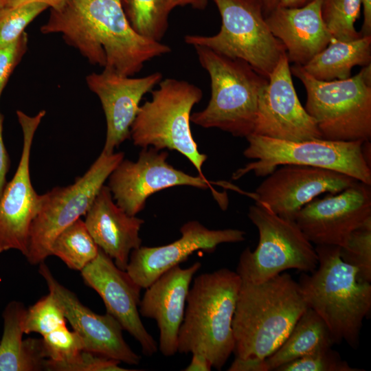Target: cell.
<instances>
[{"instance_id": "42", "label": "cell", "mask_w": 371, "mask_h": 371, "mask_svg": "<svg viewBox=\"0 0 371 371\" xmlns=\"http://www.w3.org/2000/svg\"><path fill=\"white\" fill-rule=\"evenodd\" d=\"M167 2L171 10L177 6L186 5H190L198 9H203L207 5V0H167Z\"/></svg>"}, {"instance_id": "30", "label": "cell", "mask_w": 371, "mask_h": 371, "mask_svg": "<svg viewBox=\"0 0 371 371\" xmlns=\"http://www.w3.org/2000/svg\"><path fill=\"white\" fill-rule=\"evenodd\" d=\"M340 256L357 269L359 281L371 283V218L350 234Z\"/></svg>"}, {"instance_id": "44", "label": "cell", "mask_w": 371, "mask_h": 371, "mask_svg": "<svg viewBox=\"0 0 371 371\" xmlns=\"http://www.w3.org/2000/svg\"><path fill=\"white\" fill-rule=\"evenodd\" d=\"M265 16L275 9L279 4L280 0H262Z\"/></svg>"}, {"instance_id": "23", "label": "cell", "mask_w": 371, "mask_h": 371, "mask_svg": "<svg viewBox=\"0 0 371 371\" xmlns=\"http://www.w3.org/2000/svg\"><path fill=\"white\" fill-rule=\"evenodd\" d=\"M265 16L273 35L284 45L289 63L304 65L335 40L321 15V0L299 8L278 5Z\"/></svg>"}, {"instance_id": "33", "label": "cell", "mask_w": 371, "mask_h": 371, "mask_svg": "<svg viewBox=\"0 0 371 371\" xmlns=\"http://www.w3.org/2000/svg\"><path fill=\"white\" fill-rule=\"evenodd\" d=\"M351 367L331 348L297 359L278 368L275 371H362Z\"/></svg>"}, {"instance_id": "22", "label": "cell", "mask_w": 371, "mask_h": 371, "mask_svg": "<svg viewBox=\"0 0 371 371\" xmlns=\"http://www.w3.org/2000/svg\"><path fill=\"white\" fill-rule=\"evenodd\" d=\"M84 221L98 247L118 268L126 270L131 251L142 245L139 232L144 221L126 214L114 202L109 188L104 185Z\"/></svg>"}, {"instance_id": "16", "label": "cell", "mask_w": 371, "mask_h": 371, "mask_svg": "<svg viewBox=\"0 0 371 371\" xmlns=\"http://www.w3.org/2000/svg\"><path fill=\"white\" fill-rule=\"evenodd\" d=\"M356 181L332 170L286 164L267 175L254 199L280 217L295 221L297 213L319 194L340 192Z\"/></svg>"}, {"instance_id": "40", "label": "cell", "mask_w": 371, "mask_h": 371, "mask_svg": "<svg viewBox=\"0 0 371 371\" xmlns=\"http://www.w3.org/2000/svg\"><path fill=\"white\" fill-rule=\"evenodd\" d=\"M67 0H5V7H16L30 3H41L46 4L52 10H60L67 3Z\"/></svg>"}, {"instance_id": "39", "label": "cell", "mask_w": 371, "mask_h": 371, "mask_svg": "<svg viewBox=\"0 0 371 371\" xmlns=\"http://www.w3.org/2000/svg\"><path fill=\"white\" fill-rule=\"evenodd\" d=\"M190 363L183 369L185 371H210L212 366L208 359L202 353L193 352Z\"/></svg>"}, {"instance_id": "12", "label": "cell", "mask_w": 371, "mask_h": 371, "mask_svg": "<svg viewBox=\"0 0 371 371\" xmlns=\"http://www.w3.org/2000/svg\"><path fill=\"white\" fill-rule=\"evenodd\" d=\"M45 114L41 111L29 116L16 111L23 132V148L16 172L0 196V254L14 249L25 257L27 254L31 225L42 203V194L36 192L30 179V152L34 134Z\"/></svg>"}, {"instance_id": "25", "label": "cell", "mask_w": 371, "mask_h": 371, "mask_svg": "<svg viewBox=\"0 0 371 371\" xmlns=\"http://www.w3.org/2000/svg\"><path fill=\"white\" fill-rule=\"evenodd\" d=\"M370 64L371 36L350 41L335 39L302 67L318 80L332 81L350 77L355 66L364 67Z\"/></svg>"}, {"instance_id": "43", "label": "cell", "mask_w": 371, "mask_h": 371, "mask_svg": "<svg viewBox=\"0 0 371 371\" xmlns=\"http://www.w3.org/2000/svg\"><path fill=\"white\" fill-rule=\"evenodd\" d=\"M313 0H280L278 5L285 8H299L304 6Z\"/></svg>"}, {"instance_id": "45", "label": "cell", "mask_w": 371, "mask_h": 371, "mask_svg": "<svg viewBox=\"0 0 371 371\" xmlns=\"http://www.w3.org/2000/svg\"><path fill=\"white\" fill-rule=\"evenodd\" d=\"M5 5V0H0V10Z\"/></svg>"}, {"instance_id": "15", "label": "cell", "mask_w": 371, "mask_h": 371, "mask_svg": "<svg viewBox=\"0 0 371 371\" xmlns=\"http://www.w3.org/2000/svg\"><path fill=\"white\" fill-rule=\"evenodd\" d=\"M370 186L357 181L340 192L314 199L295 221L311 243L342 247L350 234L371 218Z\"/></svg>"}, {"instance_id": "26", "label": "cell", "mask_w": 371, "mask_h": 371, "mask_svg": "<svg viewBox=\"0 0 371 371\" xmlns=\"http://www.w3.org/2000/svg\"><path fill=\"white\" fill-rule=\"evenodd\" d=\"M335 344L324 321L308 308L280 347L265 359L268 371Z\"/></svg>"}, {"instance_id": "14", "label": "cell", "mask_w": 371, "mask_h": 371, "mask_svg": "<svg viewBox=\"0 0 371 371\" xmlns=\"http://www.w3.org/2000/svg\"><path fill=\"white\" fill-rule=\"evenodd\" d=\"M289 63L285 53L262 88L252 134L290 142L322 139L316 122L299 100Z\"/></svg>"}, {"instance_id": "3", "label": "cell", "mask_w": 371, "mask_h": 371, "mask_svg": "<svg viewBox=\"0 0 371 371\" xmlns=\"http://www.w3.org/2000/svg\"><path fill=\"white\" fill-rule=\"evenodd\" d=\"M318 265L297 282L308 308L326 323L335 344L359 345L365 317L371 309V284L357 279L355 267L344 262L340 247L316 245Z\"/></svg>"}, {"instance_id": "2", "label": "cell", "mask_w": 371, "mask_h": 371, "mask_svg": "<svg viewBox=\"0 0 371 371\" xmlns=\"http://www.w3.org/2000/svg\"><path fill=\"white\" fill-rule=\"evenodd\" d=\"M241 280L232 320L233 353L237 358L265 360L308 307L289 273L258 284Z\"/></svg>"}, {"instance_id": "20", "label": "cell", "mask_w": 371, "mask_h": 371, "mask_svg": "<svg viewBox=\"0 0 371 371\" xmlns=\"http://www.w3.org/2000/svg\"><path fill=\"white\" fill-rule=\"evenodd\" d=\"M160 72L141 78L120 75L104 69L86 78L87 86L99 98L106 122V135L102 151L112 153L130 137L131 126L137 114L143 96L162 80Z\"/></svg>"}, {"instance_id": "24", "label": "cell", "mask_w": 371, "mask_h": 371, "mask_svg": "<svg viewBox=\"0 0 371 371\" xmlns=\"http://www.w3.org/2000/svg\"><path fill=\"white\" fill-rule=\"evenodd\" d=\"M26 311L23 302L12 300L6 304L2 312L0 371L45 370L47 359L43 339H23Z\"/></svg>"}, {"instance_id": "11", "label": "cell", "mask_w": 371, "mask_h": 371, "mask_svg": "<svg viewBox=\"0 0 371 371\" xmlns=\"http://www.w3.org/2000/svg\"><path fill=\"white\" fill-rule=\"evenodd\" d=\"M124 157L123 152L100 155L75 182L42 194V203L30 228L27 254L32 265L51 256L52 243L67 226L85 215L111 173Z\"/></svg>"}, {"instance_id": "1", "label": "cell", "mask_w": 371, "mask_h": 371, "mask_svg": "<svg viewBox=\"0 0 371 371\" xmlns=\"http://www.w3.org/2000/svg\"><path fill=\"white\" fill-rule=\"evenodd\" d=\"M41 32L61 34L90 63L126 76L171 52L168 45L132 28L121 0H67L60 10H51Z\"/></svg>"}, {"instance_id": "5", "label": "cell", "mask_w": 371, "mask_h": 371, "mask_svg": "<svg viewBox=\"0 0 371 371\" xmlns=\"http://www.w3.org/2000/svg\"><path fill=\"white\" fill-rule=\"evenodd\" d=\"M193 47L210 75L211 98L204 109L191 114L190 121L234 137H248L254 131L259 93L268 78L244 60L205 47Z\"/></svg>"}, {"instance_id": "21", "label": "cell", "mask_w": 371, "mask_h": 371, "mask_svg": "<svg viewBox=\"0 0 371 371\" xmlns=\"http://www.w3.org/2000/svg\"><path fill=\"white\" fill-rule=\"evenodd\" d=\"M201 262L187 268L177 265L157 278L139 304L142 317L154 319L159 330L158 349L166 357L177 352L178 334L183 319L188 294Z\"/></svg>"}, {"instance_id": "32", "label": "cell", "mask_w": 371, "mask_h": 371, "mask_svg": "<svg viewBox=\"0 0 371 371\" xmlns=\"http://www.w3.org/2000/svg\"><path fill=\"white\" fill-rule=\"evenodd\" d=\"M49 8L46 4L30 3L0 10V46L18 39L38 15Z\"/></svg>"}, {"instance_id": "37", "label": "cell", "mask_w": 371, "mask_h": 371, "mask_svg": "<svg viewBox=\"0 0 371 371\" xmlns=\"http://www.w3.org/2000/svg\"><path fill=\"white\" fill-rule=\"evenodd\" d=\"M229 371H268L265 360L235 357Z\"/></svg>"}, {"instance_id": "9", "label": "cell", "mask_w": 371, "mask_h": 371, "mask_svg": "<svg viewBox=\"0 0 371 371\" xmlns=\"http://www.w3.org/2000/svg\"><path fill=\"white\" fill-rule=\"evenodd\" d=\"M212 1L221 16L220 31L213 36L186 35L185 42L244 60L268 78L286 49L266 23L262 0Z\"/></svg>"}, {"instance_id": "19", "label": "cell", "mask_w": 371, "mask_h": 371, "mask_svg": "<svg viewBox=\"0 0 371 371\" xmlns=\"http://www.w3.org/2000/svg\"><path fill=\"white\" fill-rule=\"evenodd\" d=\"M181 238L158 247L140 246L131 253L126 272L142 289L147 288L170 269L179 265L198 250L212 253L222 243H240L245 232L237 229H210L197 221L180 228Z\"/></svg>"}, {"instance_id": "31", "label": "cell", "mask_w": 371, "mask_h": 371, "mask_svg": "<svg viewBox=\"0 0 371 371\" xmlns=\"http://www.w3.org/2000/svg\"><path fill=\"white\" fill-rule=\"evenodd\" d=\"M66 321L63 310L49 293L27 308L23 329L25 334L36 333L43 337L65 325Z\"/></svg>"}, {"instance_id": "38", "label": "cell", "mask_w": 371, "mask_h": 371, "mask_svg": "<svg viewBox=\"0 0 371 371\" xmlns=\"http://www.w3.org/2000/svg\"><path fill=\"white\" fill-rule=\"evenodd\" d=\"M10 168V159L3 139V117L0 113V196L7 183L6 175Z\"/></svg>"}, {"instance_id": "29", "label": "cell", "mask_w": 371, "mask_h": 371, "mask_svg": "<svg viewBox=\"0 0 371 371\" xmlns=\"http://www.w3.org/2000/svg\"><path fill=\"white\" fill-rule=\"evenodd\" d=\"M361 6V0H321L323 22L334 39L350 41L363 36L355 27Z\"/></svg>"}, {"instance_id": "6", "label": "cell", "mask_w": 371, "mask_h": 371, "mask_svg": "<svg viewBox=\"0 0 371 371\" xmlns=\"http://www.w3.org/2000/svg\"><path fill=\"white\" fill-rule=\"evenodd\" d=\"M290 69L306 89L304 109L316 122L322 139L370 141L371 64L354 76L332 81L318 80L299 65Z\"/></svg>"}, {"instance_id": "41", "label": "cell", "mask_w": 371, "mask_h": 371, "mask_svg": "<svg viewBox=\"0 0 371 371\" xmlns=\"http://www.w3.org/2000/svg\"><path fill=\"white\" fill-rule=\"evenodd\" d=\"M363 21L361 30L363 36H371V0H361Z\"/></svg>"}, {"instance_id": "35", "label": "cell", "mask_w": 371, "mask_h": 371, "mask_svg": "<svg viewBox=\"0 0 371 371\" xmlns=\"http://www.w3.org/2000/svg\"><path fill=\"white\" fill-rule=\"evenodd\" d=\"M120 361L83 350L65 361L47 359V371H130L120 367Z\"/></svg>"}, {"instance_id": "28", "label": "cell", "mask_w": 371, "mask_h": 371, "mask_svg": "<svg viewBox=\"0 0 371 371\" xmlns=\"http://www.w3.org/2000/svg\"><path fill=\"white\" fill-rule=\"evenodd\" d=\"M132 28L140 36L161 42L168 26L167 0H121Z\"/></svg>"}, {"instance_id": "13", "label": "cell", "mask_w": 371, "mask_h": 371, "mask_svg": "<svg viewBox=\"0 0 371 371\" xmlns=\"http://www.w3.org/2000/svg\"><path fill=\"white\" fill-rule=\"evenodd\" d=\"M168 153L153 147L142 148L136 161L124 159L109 175L113 200L126 214L136 216L148 198L166 188L188 186L212 188L205 177L192 176L174 168L166 161Z\"/></svg>"}, {"instance_id": "8", "label": "cell", "mask_w": 371, "mask_h": 371, "mask_svg": "<svg viewBox=\"0 0 371 371\" xmlns=\"http://www.w3.org/2000/svg\"><path fill=\"white\" fill-rule=\"evenodd\" d=\"M245 157L256 159L236 170V180L253 171L258 177L267 176L278 166L293 164L337 171L371 185V168L363 150L365 141H332L312 139L290 142L251 134L246 137Z\"/></svg>"}, {"instance_id": "18", "label": "cell", "mask_w": 371, "mask_h": 371, "mask_svg": "<svg viewBox=\"0 0 371 371\" xmlns=\"http://www.w3.org/2000/svg\"><path fill=\"white\" fill-rule=\"evenodd\" d=\"M85 283L100 296L108 313L140 345L142 353L151 357L158 345L144 327L139 312L142 288L126 270L99 249L97 256L81 271Z\"/></svg>"}, {"instance_id": "10", "label": "cell", "mask_w": 371, "mask_h": 371, "mask_svg": "<svg viewBox=\"0 0 371 371\" xmlns=\"http://www.w3.org/2000/svg\"><path fill=\"white\" fill-rule=\"evenodd\" d=\"M247 216L258 229L259 241L254 251L247 247L240 256L236 272L241 279L258 284L288 269L311 273L317 268L313 244L294 220L259 202L249 207Z\"/></svg>"}, {"instance_id": "34", "label": "cell", "mask_w": 371, "mask_h": 371, "mask_svg": "<svg viewBox=\"0 0 371 371\" xmlns=\"http://www.w3.org/2000/svg\"><path fill=\"white\" fill-rule=\"evenodd\" d=\"M47 359L67 361L84 350L80 337L65 325L60 326L42 337Z\"/></svg>"}, {"instance_id": "17", "label": "cell", "mask_w": 371, "mask_h": 371, "mask_svg": "<svg viewBox=\"0 0 371 371\" xmlns=\"http://www.w3.org/2000/svg\"><path fill=\"white\" fill-rule=\"evenodd\" d=\"M38 272L49 293L54 297L66 319L84 343V350L128 365H138L141 357L135 352L123 337L120 324L107 312L98 314L85 306L78 296L54 276L44 262Z\"/></svg>"}, {"instance_id": "4", "label": "cell", "mask_w": 371, "mask_h": 371, "mask_svg": "<svg viewBox=\"0 0 371 371\" xmlns=\"http://www.w3.org/2000/svg\"><path fill=\"white\" fill-rule=\"evenodd\" d=\"M236 271L199 274L190 286L178 334L177 352H200L221 370L233 353L232 320L241 284Z\"/></svg>"}, {"instance_id": "27", "label": "cell", "mask_w": 371, "mask_h": 371, "mask_svg": "<svg viewBox=\"0 0 371 371\" xmlns=\"http://www.w3.org/2000/svg\"><path fill=\"white\" fill-rule=\"evenodd\" d=\"M99 249L80 218L57 235L50 253L70 269L80 271L97 256Z\"/></svg>"}, {"instance_id": "36", "label": "cell", "mask_w": 371, "mask_h": 371, "mask_svg": "<svg viewBox=\"0 0 371 371\" xmlns=\"http://www.w3.org/2000/svg\"><path fill=\"white\" fill-rule=\"evenodd\" d=\"M26 42L24 32L14 42L0 46V97L10 75L24 52Z\"/></svg>"}, {"instance_id": "7", "label": "cell", "mask_w": 371, "mask_h": 371, "mask_svg": "<svg viewBox=\"0 0 371 371\" xmlns=\"http://www.w3.org/2000/svg\"><path fill=\"white\" fill-rule=\"evenodd\" d=\"M151 91V99L139 106L131 126L130 137L142 148H168L185 156L205 177L206 155L198 149L190 128L193 106L203 98L202 90L183 80L166 78Z\"/></svg>"}]
</instances>
